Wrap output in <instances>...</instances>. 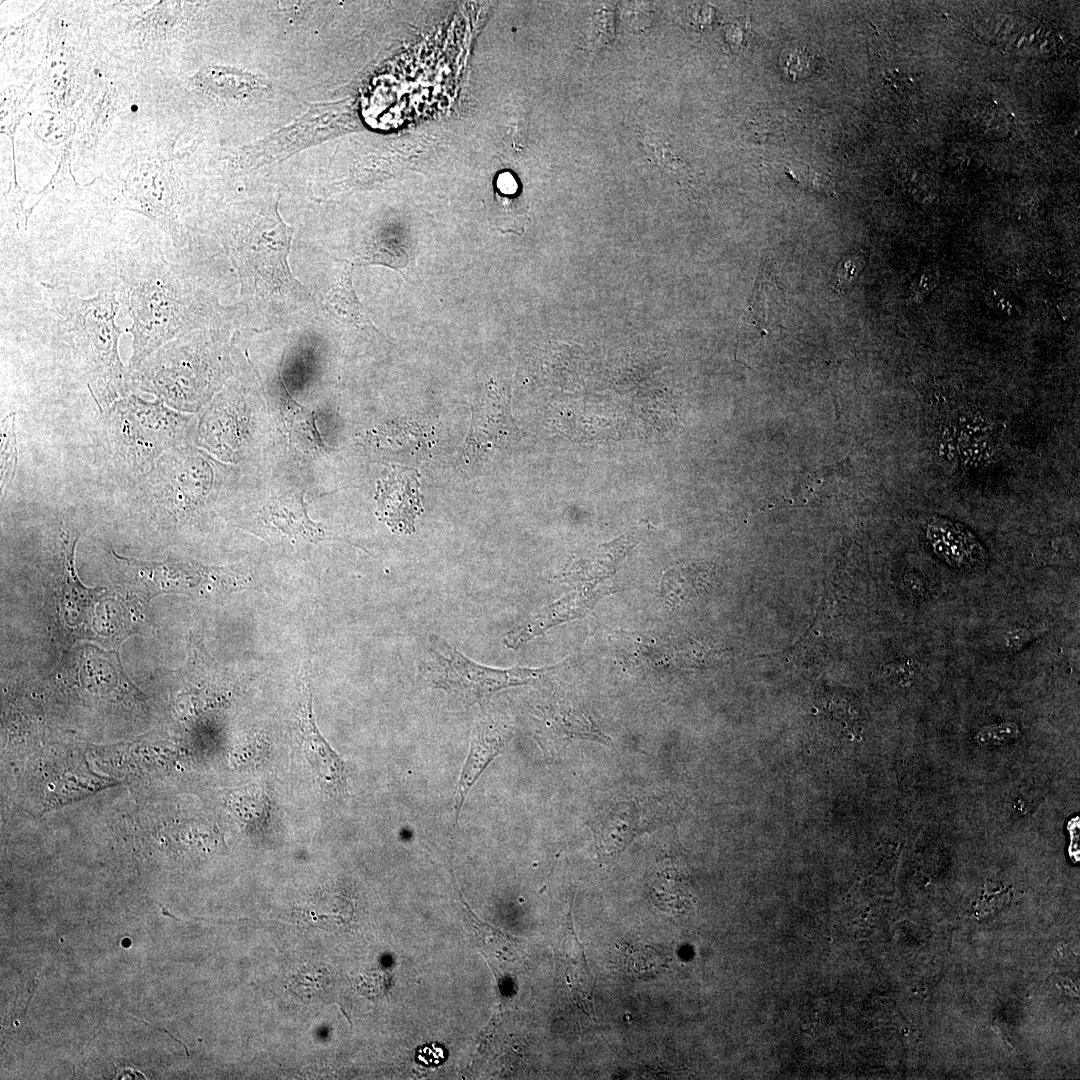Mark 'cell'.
<instances>
[{"mask_svg":"<svg viewBox=\"0 0 1080 1080\" xmlns=\"http://www.w3.org/2000/svg\"><path fill=\"white\" fill-rule=\"evenodd\" d=\"M40 287L44 327L60 368L84 384L100 412L133 393L130 371L119 353L123 329L116 323L121 306L116 284L88 298L64 285Z\"/></svg>","mask_w":1080,"mask_h":1080,"instance_id":"obj_1","label":"cell"},{"mask_svg":"<svg viewBox=\"0 0 1080 1080\" xmlns=\"http://www.w3.org/2000/svg\"><path fill=\"white\" fill-rule=\"evenodd\" d=\"M112 267L119 301L132 320L127 329L132 335L130 372L209 315L211 304L153 240L121 249L113 256Z\"/></svg>","mask_w":1080,"mask_h":1080,"instance_id":"obj_2","label":"cell"},{"mask_svg":"<svg viewBox=\"0 0 1080 1080\" xmlns=\"http://www.w3.org/2000/svg\"><path fill=\"white\" fill-rule=\"evenodd\" d=\"M100 413V445L106 461L132 483L162 454L178 446L190 420L159 399L147 401L135 393Z\"/></svg>","mask_w":1080,"mask_h":1080,"instance_id":"obj_3","label":"cell"},{"mask_svg":"<svg viewBox=\"0 0 1080 1080\" xmlns=\"http://www.w3.org/2000/svg\"><path fill=\"white\" fill-rule=\"evenodd\" d=\"M220 353L214 336H177L130 372L132 392L153 395L169 407L195 411L221 379Z\"/></svg>","mask_w":1080,"mask_h":1080,"instance_id":"obj_4","label":"cell"},{"mask_svg":"<svg viewBox=\"0 0 1080 1080\" xmlns=\"http://www.w3.org/2000/svg\"><path fill=\"white\" fill-rule=\"evenodd\" d=\"M214 487L211 462L197 450L177 446L132 483L131 496L152 517L181 522L196 514Z\"/></svg>","mask_w":1080,"mask_h":1080,"instance_id":"obj_5","label":"cell"},{"mask_svg":"<svg viewBox=\"0 0 1080 1080\" xmlns=\"http://www.w3.org/2000/svg\"><path fill=\"white\" fill-rule=\"evenodd\" d=\"M557 667H487L468 659L445 640L434 636L430 638L418 664L423 682L471 700H480L507 687L530 683Z\"/></svg>","mask_w":1080,"mask_h":1080,"instance_id":"obj_6","label":"cell"},{"mask_svg":"<svg viewBox=\"0 0 1080 1080\" xmlns=\"http://www.w3.org/2000/svg\"><path fill=\"white\" fill-rule=\"evenodd\" d=\"M292 232L277 216L271 226L258 225L245 237L231 230L223 241L241 275L251 278L255 286L260 283L261 290L300 292L303 286L287 264Z\"/></svg>","mask_w":1080,"mask_h":1080,"instance_id":"obj_7","label":"cell"},{"mask_svg":"<svg viewBox=\"0 0 1080 1080\" xmlns=\"http://www.w3.org/2000/svg\"><path fill=\"white\" fill-rule=\"evenodd\" d=\"M141 567L172 589L193 594L215 595L248 588L251 574L242 567L204 566L194 562H140Z\"/></svg>","mask_w":1080,"mask_h":1080,"instance_id":"obj_8","label":"cell"},{"mask_svg":"<svg viewBox=\"0 0 1080 1080\" xmlns=\"http://www.w3.org/2000/svg\"><path fill=\"white\" fill-rule=\"evenodd\" d=\"M297 719L304 753L316 777L328 790H342L344 764L316 726L307 673L299 681Z\"/></svg>","mask_w":1080,"mask_h":1080,"instance_id":"obj_9","label":"cell"},{"mask_svg":"<svg viewBox=\"0 0 1080 1080\" xmlns=\"http://www.w3.org/2000/svg\"><path fill=\"white\" fill-rule=\"evenodd\" d=\"M262 530L270 537L295 542H316L326 538V530L306 514L302 496L293 494L275 499L259 514Z\"/></svg>","mask_w":1080,"mask_h":1080,"instance_id":"obj_10","label":"cell"},{"mask_svg":"<svg viewBox=\"0 0 1080 1080\" xmlns=\"http://www.w3.org/2000/svg\"><path fill=\"white\" fill-rule=\"evenodd\" d=\"M601 592L584 589L567 594L510 631L504 638V645L516 650L544 631L583 616L601 596Z\"/></svg>","mask_w":1080,"mask_h":1080,"instance_id":"obj_11","label":"cell"},{"mask_svg":"<svg viewBox=\"0 0 1080 1080\" xmlns=\"http://www.w3.org/2000/svg\"><path fill=\"white\" fill-rule=\"evenodd\" d=\"M508 739L504 727L495 720L485 719L475 728L455 796L456 818L470 788L483 770L501 751Z\"/></svg>","mask_w":1080,"mask_h":1080,"instance_id":"obj_12","label":"cell"},{"mask_svg":"<svg viewBox=\"0 0 1080 1080\" xmlns=\"http://www.w3.org/2000/svg\"><path fill=\"white\" fill-rule=\"evenodd\" d=\"M927 537L935 553L959 568H973L986 563L987 554L976 538L964 527L950 520L931 521Z\"/></svg>","mask_w":1080,"mask_h":1080,"instance_id":"obj_13","label":"cell"},{"mask_svg":"<svg viewBox=\"0 0 1080 1080\" xmlns=\"http://www.w3.org/2000/svg\"><path fill=\"white\" fill-rule=\"evenodd\" d=\"M377 513L392 529L410 533L420 513L416 480L407 474L390 476L379 487Z\"/></svg>","mask_w":1080,"mask_h":1080,"instance_id":"obj_14","label":"cell"},{"mask_svg":"<svg viewBox=\"0 0 1080 1080\" xmlns=\"http://www.w3.org/2000/svg\"><path fill=\"white\" fill-rule=\"evenodd\" d=\"M489 221L503 233L520 234L525 228L527 210L519 194V184L510 172H501L496 177Z\"/></svg>","mask_w":1080,"mask_h":1080,"instance_id":"obj_15","label":"cell"},{"mask_svg":"<svg viewBox=\"0 0 1080 1080\" xmlns=\"http://www.w3.org/2000/svg\"><path fill=\"white\" fill-rule=\"evenodd\" d=\"M635 536L622 537L617 542L599 546L594 553L577 561L568 571V580L575 585L589 589L597 582L615 572L616 566L632 547Z\"/></svg>","mask_w":1080,"mask_h":1080,"instance_id":"obj_16","label":"cell"},{"mask_svg":"<svg viewBox=\"0 0 1080 1080\" xmlns=\"http://www.w3.org/2000/svg\"><path fill=\"white\" fill-rule=\"evenodd\" d=\"M197 84L207 93L237 100L254 98L262 95L267 89V84L262 78L226 67H210L203 70L197 77Z\"/></svg>","mask_w":1080,"mask_h":1080,"instance_id":"obj_17","label":"cell"},{"mask_svg":"<svg viewBox=\"0 0 1080 1080\" xmlns=\"http://www.w3.org/2000/svg\"><path fill=\"white\" fill-rule=\"evenodd\" d=\"M324 304L334 320L344 326L374 329L355 294L350 272L325 295Z\"/></svg>","mask_w":1080,"mask_h":1080,"instance_id":"obj_18","label":"cell"},{"mask_svg":"<svg viewBox=\"0 0 1080 1080\" xmlns=\"http://www.w3.org/2000/svg\"><path fill=\"white\" fill-rule=\"evenodd\" d=\"M623 968L637 978H654L666 968V957L646 945H624L621 954Z\"/></svg>","mask_w":1080,"mask_h":1080,"instance_id":"obj_19","label":"cell"},{"mask_svg":"<svg viewBox=\"0 0 1080 1080\" xmlns=\"http://www.w3.org/2000/svg\"><path fill=\"white\" fill-rule=\"evenodd\" d=\"M15 414L9 413L1 420V495L15 474L17 465V446L15 436Z\"/></svg>","mask_w":1080,"mask_h":1080,"instance_id":"obj_20","label":"cell"},{"mask_svg":"<svg viewBox=\"0 0 1080 1080\" xmlns=\"http://www.w3.org/2000/svg\"><path fill=\"white\" fill-rule=\"evenodd\" d=\"M816 65L815 56L810 50L801 46H792L785 49L780 56L779 62L784 76L792 81L809 77Z\"/></svg>","mask_w":1080,"mask_h":1080,"instance_id":"obj_21","label":"cell"},{"mask_svg":"<svg viewBox=\"0 0 1080 1080\" xmlns=\"http://www.w3.org/2000/svg\"><path fill=\"white\" fill-rule=\"evenodd\" d=\"M585 42L590 53H596L614 37V13L610 9L597 11L585 33Z\"/></svg>","mask_w":1080,"mask_h":1080,"instance_id":"obj_22","label":"cell"},{"mask_svg":"<svg viewBox=\"0 0 1080 1080\" xmlns=\"http://www.w3.org/2000/svg\"><path fill=\"white\" fill-rule=\"evenodd\" d=\"M27 195L28 192L21 189L16 181H14L9 190L4 193L8 211L14 218L13 224L21 239H25L26 237L28 219L33 210V208H26L24 206Z\"/></svg>","mask_w":1080,"mask_h":1080,"instance_id":"obj_23","label":"cell"},{"mask_svg":"<svg viewBox=\"0 0 1080 1080\" xmlns=\"http://www.w3.org/2000/svg\"><path fill=\"white\" fill-rule=\"evenodd\" d=\"M864 265L865 258L862 254L851 253L846 255L837 268L835 290L839 293L849 291L857 281Z\"/></svg>","mask_w":1080,"mask_h":1080,"instance_id":"obj_24","label":"cell"},{"mask_svg":"<svg viewBox=\"0 0 1080 1080\" xmlns=\"http://www.w3.org/2000/svg\"><path fill=\"white\" fill-rule=\"evenodd\" d=\"M1018 726L1015 723H1001L981 729L977 733L979 742L987 744H1002L1017 737Z\"/></svg>","mask_w":1080,"mask_h":1080,"instance_id":"obj_25","label":"cell"},{"mask_svg":"<svg viewBox=\"0 0 1080 1080\" xmlns=\"http://www.w3.org/2000/svg\"><path fill=\"white\" fill-rule=\"evenodd\" d=\"M792 175L794 180L803 187L810 188L816 192L827 193L832 188V183L828 179V176L819 174L815 171L803 169L793 170Z\"/></svg>","mask_w":1080,"mask_h":1080,"instance_id":"obj_26","label":"cell"},{"mask_svg":"<svg viewBox=\"0 0 1080 1080\" xmlns=\"http://www.w3.org/2000/svg\"><path fill=\"white\" fill-rule=\"evenodd\" d=\"M1032 638L1031 632L1026 628H1017L1011 630L1006 636V645L1009 649H1021Z\"/></svg>","mask_w":1080,"mask_h":1080,"instance_id":"obj_27","label":"cell"}]
</instances>
